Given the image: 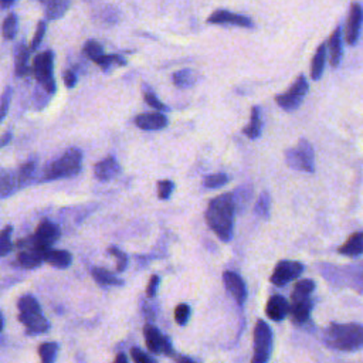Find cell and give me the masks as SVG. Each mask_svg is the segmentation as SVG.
I'll use <instances>...</instances> for the list:
<instances>
[{
	"instance_id": "1",
	"label": "cell",
	"mask_w": 363,
	"mask_h": 363,
	"mask_svg": "<svg viewBox=\"0 0 363 363\" xmlns=\"http://www.w3.org/2000/svg\"><path fill=\"white\" fill-rule=\"evenodd\" d=\"M234 214L235 204L231 193H223L208 201L204 217L210 230L221 241H230L234 233Z\"/></svg>"
},
{
	"instance_id": "2",
	"label": "cell",
	"mask_w": 363,
	"mask_h": 363,
	"mask_svg": "<svg viewBox=\"0 0 363 363\" xmlns=\"http://www.w3.org/2000/svg\"><path fill=\"white\" fill-rule=\"evenodd\" d=\"M328 347L340 352H354L363 347V326L359 323H330L323 332Z\"/></svg>"
},
{
	"instance_id": "3",
	"label": "cell",
	"mask_w": 363,
	"mask_h": 363,
	"mask_svg": "<svg viewBox=\"0 0 363 363\" xmlns=\"http://www.w3.org/2000/svg\"><path fill=\"white\" fill-rule=\"evenodd\" d=\"M82 169V152L71 147L64 152L58 159L47 163L38 177L40 182H51L58 179H68L77 176Z\"/></svg>"
},
{
	"instance_id": "4",
	"label": "cell",
	"mask_w": 363,
	"mask_h": 363,
	"mask_svg": "<svg viewBox=\"0 0 363 363\" xmlns=\"http://www.w3.org/2000/svg\"><path fill=\"white\" fill-rule=\"evenodd\" d=\"M17 308L18 320L24 325L27 335H41L50 330L51 325L44 316L38 301L33 295H23L17 302Z\"/></svg>"
},
{
	"instance_id": "5",
	"label": "cell",
	"mask_w": 363,
	"mask_h": 363,
	"mask_svg": "<svg viewBox=\"0 0 363 363\" xmlns=\"http://www.w3.org/2000/svg\"><path fill=\"white\" fill-rule=\"evenodd\" d=\"M54 52L51 50L40 52L34 58L33 72L38 85L50 95H54L57 91V84L54 79Z\"/></svg>"
},
{
	"instance_id": "6",
	"label": "cell",
	"mask_w": 363,
	"mask_h": 363,
	"mask_svg": "<svg viewBox=\"0 0 363 363\" xmlns=\"http://www.w3.org/2000/svg\"><path fill=\"white\" fill-rule=\"evenodd\" d=\"M272 345L274 336L271 326L265 320L258 319L254 328V353L251 363H268L272 353Z\"/></svg>"
},
{
	"instance_id": "7",
	"label": "cell",
	"mask_w": 363,
	"mask_h": 363,
	"mask_svg": "<svg viewBox=\"0 0 363 363\" xmlns=\"http://www.w3.org/2000/svg\"><path fill=\"white\" fill-rule=\"evenodd\" d=\"M285 162L295 170L312 173L315 170V155L312 145L306 139H301L296 146L285 150Z\"/></svg>"
},
{
	"instance_id": "8",
	"label": "cell",
	"mask_w": 363,
	"mask_h": 363,
	"mask_svg": "<svg viewBox=\"0 0 363 363\" xmlns=\"http://www.w3.org/2000/svg\"><path fill=\"white\" fill-rule=\"evenodd\" d=\"M308 89L309 84L306 78L303 75H299L296 81L291 85V88L286 92L278 95L275 101L284 111H295L302 104L305 95L308 94Z\"/></svg>"
},
{
	"instance_id": "9",
	"label": "cell",
	"mask_w": 363,
	"mask_h": 363,
	"mask_svg": "<svg viewBox=\"0 0 363 363\" xmlns=\"http://www.w3.org/2000/svg\"><path fill=\"white\" fill-rule=\"evenodd\" d=\"M17 247L20 248L17 254V262L20 267L26 269H34L44 262V250L35 245L33 237L20 240L17 242Z\"/></svg>"
},
{
	"instance_id": "10",
	"label": "cell",
	"mask_w": 363,
	"mask_h": 363,
	"mask_svg": "<svg viewBox=\"0 0 363 363\" xmlns=\"http://www.w3.org/2000/svg\"><path fill=\"white\" fill-rule=\"evenodd\" d=\"M143 336H145V343L150 353L166 354V356L173 354V346L170 339L166 335H163L155 325L146 323L143 326Z\"/></svg>"
},
{
	"instance_id": "11",
	"label": "cell",
	"mask_w": 363,
	"mask_h": 363,
	"mask_svg": "<svg viewBox=\"0 0 363 363\" xmlns=\"http://www.w3.org/2000/svg\"><path fill=\"white\" fill-rule=\"evenodd\" d=\"M303 268L305 267L298 261L282 259L275 265V268L269 277V281L277 286H284L288 282L301 277V274L303 272Z\"/></svg>"
},
{
	"instance_id": "12",
	"label": "cell",
	"mask_w": 363,
	"mask_h": 363,
	"mask_svg": "<svg viewBox=\"0 0 363 363\" xmlns=\"http://www.w3.org/2000/svg\"><path fill=\"white\" fill-rule=\"evenodd\" d=\"M60 235H61L60 225L48 218H44L40 221L34 235H31V237H33L35 245L45 251V250H50L58 241Z\"/></svg>"
},
{
	"instance_id": "13",
	"label": "cell",
	"mask_w": 363,
	"mask_h": 363,
	"mask_svg": "<svg viewBox=\"0 0 363 363\" xmlns=\"http://www.w3.org/2000/svg\"><path fill=\"white\" fill-rule=\"evenodd\" d=\"M363 26V7L359 3H353L350 6L347 23L345 27V38L349 45H353L360 35Z\"/></svg>"
},
{
	"instance_id": "14",
	"label": "cell",
	"mask_w": 363,
	"mask_h": 363,
	"mask_svg": "<svg viewBox=\"0 0 363 363\" xmlns=\"http://www.w3.org/2000/svg\"><path fill=\"white\" fill-rule=\"evenodd\" d=\"M223 282L228 294L235 299L238 305H242L247 299V286L244 279L234 271H225L223 274Z\"/></svg>"
},
{
	"instance_id": "15",
	"label": "cell",
	"mask_w": 363,
	"mask_h": 363,
	"mask_svg": "<svg viewBox=\"0 0 363 363\" xmlns=\"http://www.w3.org/2000/svg\"><path fill=\"white\" fill-rule=\"evenodd\" d=\"M210 24H228V26H238V27H252V21L250 17L237 14L228 10H216L207 18Z\"/></svg>"
},
{
	"instance_id": "16",
	"label": "cell",
	"mask_w": 363,
	"mask_h": 363,
	"mask_svg": "<svg viewBox=\"0 0 363 363\" xmlns=\"http://www.w3.org/2000/svg\"><path fill=\"white\" fill-rule=\"evenodd\" d=\"M291 305L286 298L282 295H272L265 305V315L274 320V322H281L289 315Z\"/></svg>"
},
{
	"instance_id": "17",
	"label": "cell",
	"mask_w": 363,
	"mask_h": 363,
	"mask_svg": "<svg viewBox=\"0 0 363 363\" xmlns=\"http://www.w3.org/2000/svg\"><path fill=\"white\" fill-rule=\"evenodd\" d=\"M23 183L17 170L0 169V199H6L14 194L17 190L23 189Z\"/></svg>"
},
{
	"instance_id": "18",
	"label": "cell",
	"mask_w": 363,
	"mask_h": 363,
	"mask_svg": "<svg viewBox=\"0 0 363 363\" xmlns=\"http://www.w3.org/2000/svg\"><path fill=\"white\" fill-rule=\"evenodd\" d=\"M119 173H121V164L118 163V160L113 156H108V157L99 160L94 166V176L99 182H109V180L115 179Z\"/></svg>"
},
{
	"instance_id": "19",
	"label": "cell",
	"mask_w": 363,
	"mask_h": 363,
	"mask_svg": "<svg viewBox=\"0 0 363 363\" xmlns=\"http://www.w3.org/2000/svg\"><path fill=\"white\" fill-rule=\"evenodd\" d=\"M135 123L143 130H160L166 128L167 118L160 112H145L135 118Z\"/></svg>"
},
{
	"instance_id": "20",
	"label": "cell",
	"mask_w": 363,
	"mask_h": 363,
	"mask_svg": "<svg viewBox=\"0 0 363 363\" xmlns=\"http://www.w3.org/2000/svg\"><path fill=\"white\" fill-rule=\"evenodd\" d=\"M30 47L24 41H18L14 47V74L16 77H24L28 72Z\"/></svg>"
},
{
	"instance_id": "21",
	"label": "cell",
	"mask_w": 363,
	"mask_h": 363,
	"mask_svg": "<svg viewBox=\"0 0 363 363\" xmlns=\"http://www.w3.org/2000/svg\"><path fill=\"white\" fill-rule=\"evenodd\" d=\"M44 262L52 265L58 269H65L72 264V255L71 252L65 250H45L44 251Z\"/></svg>"
},
{
	"instance_id": "22",
	"label": "cell",
	"mask_w": 363,
	"mask_h": 363,
	"mask_svg": "<svg viewBox=\"0 0 363 363\" xmlns=\"http://www.w3.org/2000/svg\"><path fill=\"white\" fill-rule=\"evenodd\" d=\"M339 254L346 257H359L363 254V231L353 233L345 244H342L337 250Z\"/></svg>"
},
{
	"instance_id": "23",
	"label": "cell",
	"mask_w": 363,
	"mask_h": 363,
	"mask_svg": "<svg viewBox=\"0 0 363 363\" xmlns=\"http://www.w3.org/2000/svg\"><path fill=\"white\" fill-rule=\"evenodd\" d=\"M326 47L329 48L330 65L332 67H337L340 60H342V52H343V48H342V30H340V27H336L333 30V33L329 37V41H328Z\"/></svg>"
},
{
	"instance_id": "24",
	"label": "cell",
	"mask_w": 363,
	"mask_h": 363,
	"mask_svg": "<svg viewBox=\"0 0 363 363\" xmlns=\"http://www.w3.org/2000/svg\"><path fill=\"white\" fill-rule=\"evenodd\" d=\"M312 311V301L311 298L303 299V301H298V302H292L291 303V309H289V315L294 323L302 325L309 319Z\"/></svg>"
},
{
	"instance_id": "25",
	"label": "cell",
	"mask_w": 363,
	"mask_h": 363,
	"mask_svg": "<svg viewBox=\"0 0 363 363\" xmlns=\"http://www.w3.org/2000/svg\"><path fill=\"white\" fill-rule=\"evenodd\" d=\"M91 275L95 279L96 284L102 286H121L123 285V281L113 275L111 271L101 268V267H92L91 268Z\"/></svg>"
},
{
	"instance_id": "26",
	"label": "cell",
	"mask_w": 363,
	"mask_h": 363,
	"mask_svg": "<svg viewBox=\"0 0 363 363\" xmlns=\"http://www.w3.org/2000/svg\"><path fill=\"white\" fill-rule=\"evenodd\" d=\"M326 44H320L312 58V62H311V78L313 81H318L322 74H323V69H325V62H326Z\"/></svg>"
},
{
	"instance_id": "27",
	"label": "cell",
	"mask_w": 363,
	"mask_h": 363,
	"mask_svg": "<svg viewBox=\"0 0 363 363\" xmlns=\"http://www.w3.org/2000/svg\"><path fill=\"white\" fill-rule=\"evenodd\" d=\"M262 130V118H261V109L259 106H252L251 108V118L248 125L242 129V132L247 135L250 139H257L259 138Z\"/></svg>"
},
{
	"instance_id": "28",
	"label": "cell",
	"mask_w": 363,
	"mask_h": 363,
	"mask_svg": "<svg viewBox=\"0 0 363 363\" xmlns=\"http://www.w3.org/2000/svg\"><path fill=\"white\" fill-rule=\"evenodd\" d=\"M69 7V1L65 0H50L44 3V16L45 20L61 18Z\"/></svg>"
},
{
	"instance_id": "29",
	"label": "cell",
	"mask_w": 363,
	"mask_h": 363,
	"mask_svg": "<svg viewBox=\"0 0 363 363\" xmlns=\"http://www.w3.org/2000/svg\"><path fill=\"white\" fill-rule=\"evenodd\" d=\"M197 78H199V74H197L194 69H191V68L179 69V71H176V72L172 75L173 84H174L177 88H189V86H193V85L197 82Z\"/></svg>"
},
{
	"instance_id": "30",
	"label": "cell",
	"mask_w": 363,
	"mask_h": 363,
	"mask_svg": "<svg viewBox=\"0 0 363 363\" xmlns=\"http://www.w3.org/2000/svg\"><path fill=\"white\" fill-rule=\"evenodd\" d=\"M313 289H315V282L312 279H301L295 284V286L292 289L291 301L298 302V301L308 299L309 295L313 292Z\"/></svg>"
},
{
	"instance_id": "31",
	"label": "cell",
	"mask_w": 363,
	"mask_h": 363,
	"mask_svg": "<svg viewBox=\"0 0 363 363\" xmlns=\"http://www.w3.org/2000/svg\"><path fill=\"white\" fill-rule=\"evenodd\" d=\"M60 345L57 342H44L38 346V356L41 363H55Z\"/></svg>"
},
{
	"instance_id": "32",
	"label": "cell",
	"mask_w": 363,
	"mask_h": 363,
	"mask_svg": "<svg viewBox=\"0 0 363 363\" xmlns=\"http://www.w3.org/2000/svg\"><path fill=\"white\" fill-rule=\"evenodd\" d=\"M345 271H346L345 281H347V285H350L359 294H363V269L350 267V268H346Z\"/></svg>"
},
{
	"instance_id": "33",
	"label": "cell",
	"mask_w": 363,
	"mask_h": 363,
	"mask_svg": "<svg viewBox=\"0 0 363 363\" xmlns=\"http://www.w3.org/2000/svg\"><path fill=\"white\" fill-rule=\"evenodd\" d=\"M17 173L20 176V180H21L23 186H27L28 183H31L34 180V176L37 173V160L30 159L28 162H26L24 164H21L17 169Z\"/></svg>"
},
{
	"instance_id": "34",
	"label": "cell",
	"mask_w": 363,
	"mask_h": 363,
	"mask_svg": "<svg viewBox=\"0 0 363 363\" xmlns=\"http://www.w3.org/2000/svg\"><path fill=\"white\" fill-rule=\"evenodd\" d=\"M231 196H233L235 208L241 210L242 206H245V204L248 203V200L251 199V196H252V187H251V184L240 186V187H237L234 191H231Z\"/></svg>"
},
{
	"instance_id": "35",
	"label": "cell",
	"mask_w": 363,
	"mask_h": 363,
	"mask_svg": "<svg viewBox=\"0 0 363 363\" xmlns=\"http://www.w3.org/2000/svg\"><path fill=\"white\" fill-rule=\"evenodd\" d=\"M17 30H18V18H17V14L14 13H9L7 17L4 18L3 21V26H1V33H3V37L6 40H13L17 34Z\"/></svg>"
},
{
	"instance_id": "36",
	"label": "cell",
	"mask_w": 363,
	"mask_h": 363,
	"mask_svg": "<svg viewBox=\"0 0 363 363\" xmlns=\"http://www.w3.org/2000/svg\"><path fill=\"white\" fill-rule=\"evenodd\" d=\"M94 62L101 67V69L108 71L112 65H126V60L122 58L121 55L116 54H109V55H101L96 60H94Z\"/></svg>"
},
{
	"instance_id": "37",
	"label": "cell",
	"mask_w": 363,
	"mask_h": 363,
	"mask_svg": "<svg viewBox=\"0 0 363 363\" xmlns=\"http://www.w3.org/2000/svg\"><path fill=\"white\" fill-rule=\"evenodd\" d=\"M11 234H13V227L6 225L0 231V257H6L13 251V242H11Z\"/></svg>"
},
{
	"instance_id": "38",
	"label": "cell",
	"mask_w": 363,
	"mask_h": 363,
	"mask_svg": "<svg viewBox=\"0 0 363 363\" xmlns=\"http://www.w3.org/2000/svg\"><path fill=\"white\" fill-rule=\"evenodd\" d=\"M269 208H271V197H269V193L268 191H262L259 194V197L255 201V207H254V211L262 217V218H267L269 216Z\"/></svg>"
},
{
	"instance_id": "39",
	"label": "cell",
	"mask_w": 363,
	"mask_h": 363,
	"mask_svg": "<svg viewBox=\"0 0 363 363\" xmlns=\"http://www.w3.org/2000/svg\"><path fill=\"white\" fill-rule=\"evenodd\" d=\"M84 54L91 58L92 61L96 60L98 57L104 55V47L101 43H98L96 40H88L85 44H84V48H82Z\"/></svg>"
},
{
	"instance_id": "40",
	"label": "cell",
	"mask_w": 363,
	"mask_h": 363,
	"mask_svg": "<svg viewBox=\"0 0 363 363\" xmlns=\"http://www.w3.org/2000/svg\"><path fill=\"white\" fill-rule=\"evenodd\" d=\"M227 182H228V176L225 173H214V174L206 176L203 180V184L207 189H218L224 186Z\"/></svg>"
},
{
	"instance_id": "41",
	"label": "cell",
	"mask_w": 363,
	"mask_h": 363,
	"mask_svg": "<svg viewBox=\"0 0 363 363\" xmlns=\"http://www.w3.org/2000/svg\"><path fill=\"white\" fill-rule=\"evenodd\" d=\"M190 319V306L187 303H179L174 308V320L177 325L184 326Z\"/></svg>"
},
{
	"instance_id": "42",
	"label": "cell",
	"mask_w": 363,
	"mask_h": 363,
	"mask_svg": "<svg viewBox=\"0 0 363 363\" xmlns=\"http://www.w3.org/2000/svg\"><path fill=\"white\" fill-rule=\"evenodd\" d=\"M108 252L118 259L116 261V272L125 271V268L128 267V255L123 251H121L118 247H109Z\"/></svg>"
},
{
	"instance_id": "43",
	"label": "cell",
	"mask_w": 363,
	"mask_h": 363,
	"mask_svg": "<svg viewBox=\"0 0 363 363\" xmlns=\"http://www.w3.org/2000/svg\"><path fill=\"white\" fill-rule=\"evenodd\" d=\"M45 31H47V23L45 20H40L38 24H37V28H35V34L33 37V41H31V45H30V51H34L40 47L44 35H45Z\"/></svg>"
},
{
	"instance_id": "44",
	"label": "cell",
	"mask_w": 363,
	"mask_h": 363,
	"mask_svg": "<svg viewBox=\"0 0 363 363\" xmlns=\"http://www.w3.org/2000/svg\"><path fill=\"white\" fill-rule=\"evenodd\" d=\"M143 98H145V102H146L149 106H152V108H155V109H157V111H167V106L160 102V99L156 96V94H155L152 89L146 88V89L143 91Z\"/></svg>"
},
{
	"instance_id": "45",
	"label": "cell",
	"mask_w": 363,
	"mask_h": 363,
	"mask_svg": "<svg viewBox=\"0 0 363 363\" xmlns=\"http://www.w3.org/2000/svg\"><path fill=\"white\" fill-rule=\"evenodd\" d=\"M11 95H13V88L11 86H6L1 98H0V122L6 118L7 112H9V106H10V101H11Z\"/></svg>"
},
{
	"instance_id": "46",
	"label": "cell",
	"mask_w": 363,
	"mask_h": 363,
	"mask_svg": "<svg viewBox=\"0 0 363 363\" xmlns=\"http://www.w3.org/2000/svg\"><path fill=\"white\" fill-rule=\"evenodd\" d=\"M173 189H174V183L172 180H159L157 182V196H159V199H162V200L169 199Z\"/></svg>"
},
{
	"instance_id": "47",
	"label": "cell",
	"mask_w": 363,
	"mask_h": 363,
	"mask_svg": "<svg viewBox=\"0 0 363 363\" xmlns=\"http://www.w3.org/2000/svg\"><path fill=\"white\" fill-rule=\"evenodd\" d=\"M130 357L135 363H157L156 359L149 356L146 352H143L139 347H132L130 349Z\"/></svg>"
},
{
	"instance_id": "48",
	"label": "cell",
	"mask_w": 363,
	"mask_h": 363,
	"mask_svg": "<svg viewBox=\"0 0 363 363\" xmlns=\"http://www.w3.org/2000/svg\"><path fill=\"white\" fill-rule=\"evenodd\" d=\"M50 96H51L50 94H47L41 86H38L34 92V108L35 109H43L48 104Z\"/></svg>"
},
{
	"instance_id": "49",
	"label": "cell",
	"mask_w": 363,
	"mask_h": 363,
	"mask_svg": "<svg viewBox=\"0 0 363 363\" xmlns=\"http://www.w3.org/2000/svg\"><path fill=\"white\" fill-rule=\"evenodd\" d=\"M159 284H160V278L159 275H152L149 282H147V286H146V295L149 298H153L157 292V288H159Z\"/></svg>"
},
{
	"instance_id": "50",
	"label": "cell",
	"mask_w": 363,
	"mask_h": 363,
	"mask_svg": "<svg viewBox=\"0 0 363 363\" xmlns=\"http://www.w3.org/2000/svg\"><path fill=\"white\" fill-rule=\"evenodd\" d=\"M77 82H78V77L74 71L68 69L64 72V84L67 88H74L77 85Z\"/></svg>"
},
{
	"instance_id": "51",
	"label": "cell",
	"mask_w": 363,
	"mask_h": 363,
	"mask_svg": "<svg viewBox=\"0 0 363 363\" xmlns=\"http://www.w3.org/2000/svg\"><path fill=\"white\" fill-rule=\"evenodd\" d=\"M11 139H13V132H11V130H7L3 136H0V149L4 147V146H7Z\"/></svg>"
},
{
	"instance_id": "52",
	"label": "cell",
	"mask_w": 363,
	"mask_h": 363,
	"mask_svg": "<svg viewBox=\"0 0 363 363\" xmlns=\"http://www.w3.org/2000/svg\"><path fill=\"white\" fill-rule=\"evenodd\" d=\"M112 363H129V360H128V356L125 353H118Z\"/></svg>"
},
{
	"instance_id": "53",
	"label": "cell",
	"mask_w": 363,
	"mask_h": 363,
	"mask_svg": "<svg viewBox=\"0 0 363 363\" xmlns=\"http://www.w3.org/2000/svg\"><path fill=\"white\" fill-rule=\"evenodd\" d=\"M177 363H197L196 360H193L191 357H187V356H182L177 359Z\"/></svg>"
},
{
	"instance_id": "54",
	"label": "cell",
	"mask_w": 363,
	"mask_h": 363,
	"mask_svg": "<svg viewBox=\"0 0 363 363\" xmlns=\"http://www.w3.org/2000/svg\"><path fill=\"white\" fill-rule=\"evenodd\" d=\"M14 4V1H0V7H3V9H6V7H11Z\"/></svg>"
},
{
	"instance_id": "55",
	"label": "cell",
	"mask_w": 363,
	"mask_h": 363,
	"mask_svg": "<svg viewBox=\"0 0 363 363\" xmlns=\"http://www.w3.org/2000/svg\"><path fill=\"white\" fill-rule=\"evenodd\" d=\"M3 326H4V318H3V315L0 312V332L3 330Z\"/></svg>"
}]
</instances>
